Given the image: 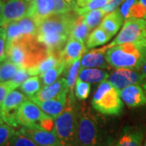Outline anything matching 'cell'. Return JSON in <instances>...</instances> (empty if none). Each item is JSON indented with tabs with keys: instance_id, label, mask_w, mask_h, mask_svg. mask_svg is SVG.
<instances>
[{
	"instance_id": "obj_1",
	"label": "cell",
	"mask_w": 146,
	"mask_h": 146,
	"mask_svg": "<svg viewBox=\"0 0 146 146\" xmlns=\"http://www.w3.org/2000/svg\"><path fill=\"white\" fill-rule=\"evenodd\" d=\"M98 115L86 104L79 106L76 146H110Z\"/></svg>"
},
{
	"instance_id": "obj_2",
	"label": "cell",
	"mask_w": 146,
	"mask_h": 146,
	"mask_svg": "<svg viewBox=\"0 0 146 146\" xmlns=\"http://www.w3.org/2000/svg\"><path fill=\"white\" fill-rule=\"evenodd\" d=\"M46 47L38 42L36 36L21 37L7 47V59L18 67L26 69L35 68L50 54Z\"/></svg>"
},
{
	"instance_id": "obj_3",
	"label": "cell",
	"mask_w": 146,
	"mask_h": 146,
	"mask_svg": "<svg viewBox=\"0 0 146 146\" xmlns=\"http://www.w3.org/2000/svg\"><path fill=\"white\" fill-rule=\"evenodd\" d=\"M106 59L116 69L141 70L146 63V39L111 47L106 53Z\"/></svg>"
},
{
	"instance_id": "obj_4",
	"label": "cell",
	"mask_w": 146,
	"mask_h": 146,
	"mask_svg": "<svg viewBox=\"0 0 146 146\" xmlns=\"http://www.w3.org/2000/svg\"><path fill=\"white\" fill-rule=\"evenodd\" d=\"M79 105L74 92H69L68 100L62 113L54 119V132L64 146H76Z\"/></svg>"
},
{
	"instance_id": "obj_5",
	"label": "cell",
	"mask_w": 146,
	"mask_h": 146,
	"mask_svg": "<svg viewBox=\"0 0 146 146\" xmlns=\"http://www.w3.org/2000/svg\"><path fill=\"white\" fill-rule=\"evenodd\" d=\"M92 106L95 110L104 115H119L121 114L123 103L119 91L108 80L99 84L92 98Z\"/></svg>"
},
{
	"instance_id": "obj_6",
	"label": "cell",
	"mask_w": 146,
	"mask_h": 146,
	"mask_svg": "<svg viewBox=\"0 0 146 146\" xmlns=\"http://www.w3.org/2000/svg\"><path fill=\"white\" fill-rule=\"evenodd\" d=\"M18 120L20 126L36 128L47 131L54 130V119L47 115L32 100L25 101L19 109Z\"/></svg>"
},
{
	"instance_id": "obj_7",
	"label": "cell",
	"mask_w": 146,
	"mask_h": 146,
	"mask_svg": "<svg viewBox=\"0 0 146 146\" xmlns=\"http://www.w3.org/2000/svg\"><path fill=\"white\" fill-rule=\"evenodd\" d=\"M77 16L78 15L75 11L53 14L38 25L36 35H64L69 36L73 22Z\"/></svg>"
},
{
	"instance_id": "obj_8",
	"label": "cell",
	"mask_w": 146,
	"mask_h": 146,
	"mask_svg": "<svg viewBox=\"0 0 146 146\" xmlns=\"http://www.w3.org/2000/svg\"><path fill=\"white\" fill-rule=\"evenodd\" d=\"M146 39V20L129 18L124 21L115 39L107 45L108 48L123 43L136 42Z\"/></svg>"
},
{
	"instance_id": "obj_9",
	"label": "cell",
	"mask_w": 146,
	"mask_h": 146,
	"mask_svg": "<svg viewBox=\"0 0 146 146\" xmlns=\"http://www.w3.org/2000/svg\"><path fill=\"white\" fill-rule=\"evenodd\" d=\"M27 100V97L19 90H13L8 94L1 105V114L3 122L13 127L20 126L18 112L21 104Z\"/></svg>"
},
{
	"instance_id": "obj_10",
	"label": "cell",
	"mask_w": 146,
	"mask_h": 146,
	"mask_svg": "<svg viewBox=\"0 0 146 146\" xmlns=\"http://www.w3.org/2000/svg\"><path fill=\"white\" fill-rule=\"evenodd\" d=\"M38 25L30 16H25L21 20L13 21L4 27L7 46L11 43L21 37L36 36Z\"/></svg>"
},
{
	"instance_id": "obj_11",
	"label": "cell",
	"mask_w": 146,
	"mask_h": 146,
	"mask_svg": "<svg viewBox=\"0 0 146 146\" xmlns=\"http://www.w3.org/2000/svg\"><path fill=\"white\" fill-rule=\"evenodd\" d=\"M29 3L25 0H9L4 3L0 16V28L27 16Z\"/></svg>"
},
{
	"instance_id": "obj_12",
	"label": "cell",
	"mask_w": 146,
	"mask_h": 146,
	"mask_svg": "<svg viewBox=\"0 0 146 146\" xmlns=\"http://www.w3.org/2000/svg\"><path fill=\"white\" fill-rule=\"evenodd\" d=\"M108 79L110 83L120 91L132 84H141V70L119 68L111 73Z\"/></svg>"
},
{
	"instance_id": "obj_13",
	"label": "cell",
	"mask_w": 146,
	"mask_h": 146,
	"mask_svg": "<svg viewBox=\"0 0 146 146\" xmlns=\"http://www.w3.org/2000/svg\"><path fill=\"white\" fill-rule=\"evenodd\" d=\"M20 131L29 137L39 146H64L54 131L22 127Z\"/></svg>"
},
{
	"instance_id": "obj_14",
	"label": "cell",
	"mask_w": 146,
	"mask_h": 146,
	"mask_svg": "<svg viewBox=\"0 0 146 146\" xmlns=\"http://www.w3.org/2000/svg\"><path fill=\"white\" fill-rule=\"evenodd\" d=\"M122 101L130 108L146 106V91L141 84H132L119 91Z\"/></svg>"
},
{
	"instance_id": "obj_15",
	"label": "cell",
	"mask_w": 146,
	"mask_h": 146,
	"mask_svg": "<svg viewBox=\"0 0 146 146\" xmlns=\"http://www.w3.org/2000/svg\"><path fill=\"white\" fill-rule=\"evenodd\" d=\"M86 51L87 47L84 46V42L73 37H68L65 46L61 50V57L66 67H68L76 60L81 59Z\"/></svg>"
},
{
	"instance_id": "obj_16",
	"label": "cell",
	"mask_w": 146,
	"mask_h": 146,
	"mask_svg": "<svg viewBox=\"0 0 146 146\" xmlns=\"http://www.w3.org/2000/svg\"><path fill=\"white\" fill-rule=\"evenodd\" d=\"M54 0H33L29 4L27 16H30L39 25L43 20L54 14Z\"/></svg>"
},
{
	"instance_id": "obj_17",
	"label": "cell",
	"mask_w": 146,
	"mask_h": 146,
	"mask_svg": "<svg viewBox=\"0 0 146 146\" xmlns=\"http://www.w3.org/2000/svg\"><path fill=\"white\" fill-rule=\"evenodd\" d=\"M68 93L69 91H65L56 98L46 101L34 100L33 102H35L47 115L52 117L54 119H56L65 108L68 100Z\"/></svg>"
},
{
	"instance_id": "obj_18",
	"label": "cell",
	"mask_w": 146,
	"mask_h": 146,
	"mask_svg": "<svg viewBox=\"0 0 146 146\" xmlns=\"http://www.w3.org/2000/svg\"><path fill=\"white\" fill-rule=\"evenodd\" d=\"M109 48L106 46L94 49L85 53L80 59V68H107L110 65L106 59V53Z\"/></svg>"
},
{
	"instance_id": "obj_19",
	"label": "cell",
	"mask_w": 146,
	"mask_h": 146,
	"mask_svg": "<svg viewBox=\"0 0 146 146\" xmlns=\"http://www.w3.org/2000/svg\"><path fill=\"white\" fill-rule=\"evenodd\" d=\"M65 91H69L66 78L61 77L51 84L43 86L41 90L33 97L30 98L32 101H46L52 99L63 94Z\"/></svg>"
},
{
	"instance_id": "obj_20",
	"label": "cell",
	"mask_w": 146,
	"mask_h": 146,
	"mask_svg": "<svg viewBox=\"0 0 146 146\" xmlns=\"http://www.w3.org/2000/svg\"><path fill=\"white\" fill-rule=\"evenodd\" d=\"M123 21L124 19L118 8L106 14L99 25V27L113 37L123 25Z\"/></svg>"
},
{
	"instance_id": "obj_21",
	"label": "cell",
	"mask_w": 146,
	"mask_h": 146,
	"mask_svg": "<svg viewBox=\"0 0 146 146\" xmlns=\"http://www.w3.org/2000/svg\"><path fill=\"white\" fill-rule=\"evenodd\" d=\"M63 61L61 57V51L59 52H50L46 58H45L42 62L38 63V65L35 68L28 69L29 72L30 73L31 76H37V75H42L49 69L57 66L59 63Z\"/></svg>"
},
{
	"instance_id": "obj_22",
	"label": "cell",
	"mask_w": 146,
	"mask_h": 146,
	"mask_svg": "<svg viewBox=\"0 0 146 146\" xmlns=\"http://www.w3.org/2000/svg\"><path fill=\"white\" fill-rule=\"evenodd\" d=\"M109 73L99 68H80L78 79L89 84H100L109 78Z\"/></svg>"
},
{
	"instance_id": "obj_23",
	"label": "cell",
	"mask_w": 146,
	"mask_h": 146,
	"mask_svg": "<svg viewBox=\"0 0 146 146\" xmlns=\"http://www.w3.org/2000/svg\"><path fill=\"white\" fill-rule=\"evenodd\" d=\"M89 33L90 29L84 21L83 16H78L73 22L69 37H73L84 42H86Z\"/></svg>"
},
{
	"instance_id": "obj_24",
	"label": "cell",
	"mask_w": 146,
	"mask_h": 146,
	"mask_svg": "<svg viewBox=\"0 0 146 146\" xmlns=\"http://www.w3.org/2000/svg\"><path fill=\"white\" fill-rule=\"evenodd\" d=\"M112 36L109 35L99 26L94 29L89 33L88 38L86 40V47L87 48H94L105 45L109 42Z\"/></svg>"
},
{
	"instance_id": "obj_25",
	"label": "cell",
	"mask_w": 146,
	"mask_h": 146,
	"mask_svg": "<svg viewBox=\"0 0 146 146\" xmlns=\"http://www.w3.org/2000/svg\"><path fill=\"white\" fill-rule=\"evenodd\" d=\"M144 133L141 129L131 130L120 137L114 146H141Z\"/></svg>"
},
{
	"instance_id": "obj_26",
	"label": "cell",
	"mask_w": 146,
	"mask_h": 146,
	"mask_svg": "<svg viewBox=\"0 0 146 146\" xmlns=\"http://www.w3.org/2000/svg\"><path fill=\"white\" fill-rule=\"evenodd\" d=\"M41 79L38 76H33L27 79L20 86L21 92L30 99L33 98L42 89Z\"/></svg>"
},
{
	"instance_id": "obj_27",
	"label": "cell",
	"mask_w": 146,
	"mask_h": 146,
	"mask_svg": "<svg viewBox=\"0 0 146 146\" xmlns=\"http://www.w3.org/2000/svg\"><path fill=\"white\" fill-rule=\"evenodd\" d=\"M65 68H66V64L63 61H62L61 63H58L57 66L49 69L46 72L41 75L40 77L42 78L43 86L49 85L55 82L57 80H58V77L64 72Z\"/></svg>"
},
{
	"instance_id": "obj_28",
	"label": "cell",
	"mask_w": 146,
	"mask_h": 146,
	"mask_svg": "<svg viewBox=\"0 0 146 146\" xmlns=\"http://www.w3.org/2000/svg\"><path fill=\"white\" fill-rule=\"evenodd\" d=\"M80 71V59L76 60L70 66L66 67L64 72L66 74V80L68 83L69 92H72L75 89L76 83L78 80L79 72Z\"/></svg>"
},
{
	"instance_id": "obj_29",
	"label": "cell",
	"mask_w": 146,
	"mask_h": 146,
	"mask_svg": "<svg viewBox=\"0 0 146 146\" xmlns=\"http://www.w3.org/2000/svg\"><path fill=\"white\" fill-rule=\"evenodd\" d=\"M106 15V13L101 8V9H96L89 11L82 16H83L84 21L90 29V30H94V29L99 26V25Z\"/></svg>"
},
{
	"instance_id": "obj_30",
	"label": "cell",
	"mask_w": 146,
	"mask_h": 146,
	"mask_svg": "<svg viewBox=\"0 0 146 146\" xmlns=\"http://www.w3.org/2000/svg\"><path fill=\"white\" fill-rule=\"evenodd\" d=\"M19 68L20 67L8 59L0 63V82L10 81L16 75Z\"/></svg>"
},
{
	"instance_id": "obj_31",
	"label": "cell",
	"mask_w": 146,
	"mask_h": 146,
	"mask_svg": "<svg viewBox=\"0 0 146 146\" xmlns=\"http://www.w3.org/2000/svg\"><path fill=\"white\" fill-rule=\"evenodd\" d=\"M6 146H39L20 131H16Z\"/></svg>"
},
{
	"instance_id": "obj_32",
	"label": "cell",
	"mask_w": 146,
	"mask_h": 146,
	"mask_svg": "<svg viewBox=\"0 0 146 146\" xmlns=\"http://www.w3.org/2000/svg\"><path fill=\"white\" fill-rule=\"evenodd\" d=\"M108 3L107 0H91L89 3H87V5H85L83 7H76L73 11L78 15V16H82L85 13L91 11L96 10V9H101L103 8L105 6H106Z\"/></svg>"
},
{
	"instance_id": "obj_33",
	"label": "cell",
	"mask_w": 146,
	"mask_h": 146,
	"mask_svg": "<svg viewBox=\"0 0 146 146\" xmlns=\"http://www.w3.org/2000/svg\"><path fill=\"white\" fill-rule=\"evenodd\" d=\"M75 96L80 101L87 99L90 94L91 85L88 82H85L80 80H77L75 85Z\"/></svg>"
},
{
	"instance_id": "obj_34",
	"label": "cell",
	"mask_w": 146,
	"mask_h": 146,
	"mask_svg": "<svg viewBox=\"0 0 146 146\" xmlns=\"http://www.w3.org/2000/svg\"><path fill=\"white\" fill-rule=\"evenodd\" d=\"M15 127L3 123L0 125V146H6L16 132Z\"/></svg>"
},
{
	"instance_id": "obj_35",
	"label": "cell",
	"mask_w": 146,
	"mask_h": 146,
	"mask_svg": "<svg viewBox=\"0 0 146 146\" xmlns=\"http://www.w3.org/2000/svg\"><path fill=\"white\" fill-rule=\"evenodd\" d=\"M146 16V10L144 5L138 0L134 5L131 7L129 11V18H138V19H145Z\"/></svg>"
},
{
	"instance_id": "obj_36",
	"label": "cell",
	"mask_w": 146,
	"mask_h": 146,
	"mask_svg": "<svg viewBox=\"0 0 146 146\" xmlns=\"http://www.w3.org/2000/svg\"><path fill=\"white\" fill-rule=\"evenodd\" d=\"M30 76H31V75H30V73L29 72L28 69L20 68L19 70L17 71V72L16 73V75L13 76V78L11 80V81L14 84H16V86L19 88L21 84Z\"/></svg>"
},
{
	"instance_id": "obj_37",
	"label": "cell",
	"mask_w": 146,
	"mask_h": 146,
	"mask_svg": "<svg viewBox=\"0 0 146 146\" xmlns=\"http://www.w3.org/2000/svg\"><path fill=\"white\" fill-rule=\"evenodd\" d=\"M18 87L16 84L12 83L11 80L7 81V82H0V107L6 98V97L10 94L11 91L15 90Z\"/></svg>"
},
{
	"instance_id": "obj_38",
	"label": "cell",
	"mask_w": 146,
	"mask_h": 146,
	"mask_svg": "<svg viewBox=\"0 0 146 146\" xmlns=\"http://www.w3.org/2000/svg\"><path fill=\"white\" fill-rule=\"evenodd\" d=\"M7 45L4 28L1 29L0 31V63L7 60Z\"/></svg>"
},
{
	"instance_id": "obj_39",
	"label": "cell",
	"mask_w": 146,
	"mask_h": 146,
	"mask_svg": "<svg viewBox=\"0 0 146 146\" xmlns=\"http://www.w3.org/2000/svg\"><path fill=\"white\" fill-rule=\"evenodd\" d=\"M138 0H123L120 5L119 11L124 20L129 19V11Z\"/></svg>"
},
{
	"instance_id": "obj_40",
	"label": "cell",
	"mask_w": 146,
	"mask_h": 146,
	"mask_svg": "<svg viewBox=\"0 0 146 146\" xmlns=\"http://www.w3.org/2000/svg\"><path fill=\"white\" fill-rule=\"evenodd\" d=\"M107 1H108V3H107L106 6H105L103 8H102L106 14L118 9L123 2V0H107Z\"/></svg>"
},
{
	"instance_id": "obj_41",
	"label": "cell",
	"mask_w": 146,
	"mask_h": 146,
	"mask_svg": "<svg viewBox=\"0 0 146 146\" xmlns=\"http://www.w3.org/2000/svg\"><path fill=\"white\" fill-rule=\"evenodd\" d=\"M141 85L146 91V63H145V65H144V66L142 67V68L141 69Z\"/></svg>"
},
{
	"instance_id": "obj_42",
	"label": "cell",
	"mask_w": 146,
	"mask_h": 146,
	"mask_svg": "<svg viewBox=\"0 0 146 146\" xmlns=\"http://www.w3.org/2000/svg\"><path fill=\"white\" fill-rule=\"evenodd\" d=\"M91 0H76V7H83L85 5H87V3H89Z\"/></svg>"
},
{
	"instance_id": "obj_43",
	"label": "cell",
	"mask_w": 146,
	"mask_h": 146,
	"mask_svg": "<svg viewBox=\"0 0 146 146\" xmlns=\"http://www.w3.org/2000/svg\"><path fill=\"white\" fill-rule=\"evenodd\" d=\"M68 5L70 6L72 9H74L76 7V0H64Z\"/></svg>"
},
{
	"instance_id": "obj_44",
	"label": "cell",
	"mask_w": 146,
	"mask_h": 146,
	"mask_svg": "<svg viewBox=\"0 0 146 146\" xmlns=\"http://www.w3.org/2000/svg\"><path fill=\"white\" fill-rule=\"evenodd\" d=\"M3 5H4V3L0 0V16L2 15V11H3Z\"/></svg>"
},
{
	"instance_id": "obj_45",
	"label": "cell",
	"mask_w": 146,
	"mask_h": 146,
	"mask_svg": "<svg viewBox=\"0 0 146 146\" xmlns=\"http://www.w3.org/2000/svg\"><path fill=\"white\" fill-rule=\"evenodd\" d=\"M139 1H140L141 3L144 5V7H145V10H146V0H139ZM145 20H146V16H145Z\"/></svg>"
},
{
	"instance_id": "obj_46",
	"label": "cell",
	"mask_w": 146,
	"mask_h": 146,
	"mask_svg": "<svg viewBox=\"0 0 146 146\" xmlns=\"http://www.w3.org/2000/svg\"><path fill=\"white\" fill-rule=\"evenodd\" d=\"M4 122H3V117H2V114H1V107H0V125L3 124Z\"/></svg>"
},
{
	"instance_id": "obj_47",
	"label": "cell",
	"mask_w": 146,
	"mask_h": 146,
	"mask_svg": "<svg viewBox=\"0 0 146 146\" xmlns=\"http://www.w3.org/2000/svg\"><path fill=\"white\" fill-rule=\"evenodd\" d=\"M25 1H26L28 3H29V4H30V3H31V2H32V1H33V0H25Z\"/></svg>"
},
{
	"instance_id": "obj_48",
	"label": "cell",
	"mask_w": 146,
	"mask_h": 146,
	"mask_svg": "<svg viewBox=\"0 0 146 146\" xmlns=\"http://www.w3.org/2000/svg\"><path fill=\"white\" fill-rule=\"evenodd\" d=\"M2 1H3V3H6V2H7V1H9V0H2Z\"/></svg>"
},
{
	"instance_id": "obj_49",
	"label": "cell",
	"mask_w": 146,
	"mask_h": 146,
	"mask_svg": "<svg viewBox=\"0 0 146 146\" xmlns=\"http://www.w3.org/2000/svg\"><path fill=\"white\" fill-rule=\"evenodd\" d=\"M144 146H146V138H145V144H144Z\"/></svg>"
},
{
	"instance_id": "obj_50",
	"label": "cell",
	"mask_w": 146,
	"mask_h": 146,
	"mask_svg": "<svg viewBox=\"0 0 146 146\" xmlns=\"http://www.w3.org/2000/svg\"><path fill=\"white\" fill-rule=\"evenodd\" d=\"M1 29H2V28H0V31H1Z\"/></svg>"
}]
</instances>
